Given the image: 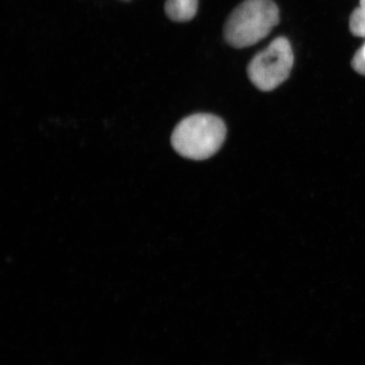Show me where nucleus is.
Segmentation results:
<instances>
[{
    "label": "nucleus",
    "mask_w": 365,
    "mask_h": 365,
    "mask_svg": "<svg viewBox=\"0 0 365 365\" xmlns=\"http://www.w3.org/2000/svg\"><path fill=\"white\" fill-rule=\"evenodd\" d=\"M279 22V10L272 0H245L226 21L225 36L232 47H250L267 38Z\"/></svg>",
    "instance_id": "obj_1"
},
{
    "label": "nucleus",
    "mask_w": 365,
    "mask_h": 365,
    "mask_svg": "<svg viewBox=\"0 0 365 365\" xmlns=\"http://www.w3.org/2000/svg\"><path fill=\"white\" fill-rule=\"evenodd\" d=\"M227 128L212 114H194L182 120L173 130L172 145L182 157L205 160L213 156L225 143Z\"/></svg>",
    "instance_id": "obj_2"
},
{
    "label": "nucleus",
    "mask_w": 365,
    "mask_h": 365,
    "mask_svg": "<svg viewBox=\"0 0 365 365\" xmlns=\"http://www.w3.org/2000/svg\"><path fill=\"white\" fill-rule=\"evenodd\" d=\"M294 61L289 40L281 36L252 58L248 66L249 78L259 90L272 91L289 78Z\"/></svg>",
    "instance_id": "obj_3"
},
{
    "label": "nucleus",
    "mask_w": 365,
    "mask_h": 365,
    "mask_svg": "<svg viewBox=\"0 0 365 365\" xmlns=\"http://www.w3.org/2000/svg\"><path fill=\"white\" fill-rule=\"evenodd\" d=\"M198 10V0H167L165 11L171 20L178 22L193 19Z\"/></svg>",
    "instance_id": "obj_4"
},
{
    "label": "nucleus",
    "mask_w": 365,
    "mask_h": 365,
    "mask_svg": "<svg viewBox=\"0 0 365 365\" xmlns=\"http://www.w3.org/2000/svg\"><path fill=\"white\" fill-rule=\"evenodd\" d=\"M351 33L359 38H365V8L359 6L351 14L349 20Z\"/></svg>",
    "instance_id": "obj_5"
},
{
    "label": "nucleus",
    "mask_w": 365,
    "mask_h": 365,
    "mask_svg": "<svg viewBox=\"0 0 365 365\" xmlns=\"http://www.w3.org/2000/svg\"><path fill=\"white\" fill-rule=\"evenodd\" d=\"M352 66L356 72L365 76V43L354 54Z\"/></svg>",
    "instance_id": "obj_6"
},
{
    "label": "nucleus",
    "mask_w": 365,
    "mask_h": 365,
    "mask_svg": "<svg viewBox=\"0 0 365 365\" xmlns=\"http://www.w3.org/2000/svg\"><path fill=\"white\" fill-rule=\"evenodd\" d=\"M360 6L365 8V0H360Z\"/></svg>",
    "instance_id": "obj_7"
}]
</instances>
